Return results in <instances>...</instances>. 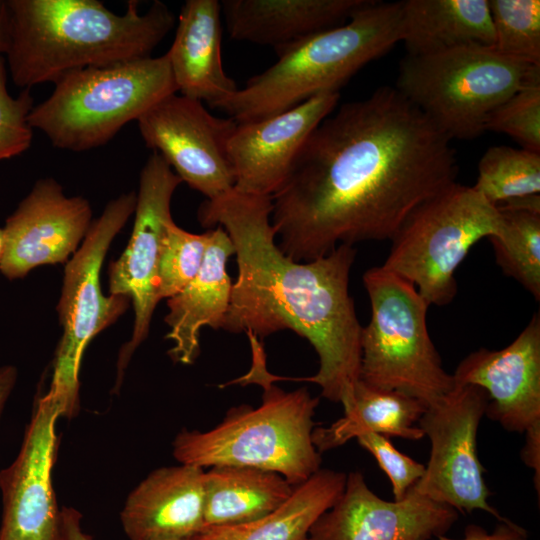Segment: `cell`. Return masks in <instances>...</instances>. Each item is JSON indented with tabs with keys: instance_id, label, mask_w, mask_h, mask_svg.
<instances>
[{
	"instance_id": "obj_1",
	"label": "cell",
	"mask_w": 540,
	"mask_h": 540,
	"mask_svg": "<svg viewBox=\"0 0 540 540\" xmlns=\"http://www.w3.org/2000/svg\"><path fill=\"white\" fill-rule=\"evenodd\" d=\"M451 141L395 87L341 105L271 196L279 249L311 261L340 244L391 240L418 205L456 182Z\"/></svg>"
},
{
	"instance_id": "obj_2",
	"label": "cell",
	"mask_w": 540,
	"mask_h": 540,
	"mask_svg": "<svg viewBox=\"0 0 540 540\" xmlns=\"http://www.w3.org/2000/svg\"><path fill=\"white\" fill-rule=\"evenodd\" d=\"M272 199L234 188L199 207L205 228L221 226L235 249L237 279L221 329L259 341L289 329L305 338L319 359L313 376L321 395L340 402L359 380L362 327L349 293L356 250L340 244L311 261H296L276 243Z\"/></svg>"
},
{
	"instance_id": "obj_3",
	"label": "cell",
	"mask_w": 540,
	"mask_h": 540,
	"mask_svg": "<svg viewBox=\"0 0 540 540\" xmlns=\"http://www.w3.org/2000/svg\"><path fill=\"white\" fill-rule=\"evenodd\" d=\"M7 69L17 87L55 83L65 74L150 57L174 14L161 1L144 13L129 1L116 14L97 0H5Z\"/></svg>"
},
{
	"instance_id": "obj_4",
	"label": "cell",
	"mask_w": 540,
	"mask_h": 540,
	"mask_svg": "<svg viewBox=\"0 0 540 540\" xmlns=\"http://www.w3.org/2000/svg\"><path fill=\"white\" fill-rule=\"evenodd\" d=\"M247 337L252 367L235 382L262 386L261 404L233 407L219 424L205 432L181 430L173 441V456L180 464L203 469L237 465L273 471L295 487L321 466V453L312 442L313 418L320 399L305 387L285 391L274 385L273 375L266 369L262 342L253 335Z\"/></svg>"
},
{
	"instance_id": "obj_5",
	"label": "cell",
	"mask_w": 540,
	"mask_h": 540,
	"mask_svg": "<svg viewBox=\"0 0 540 540\" xmlns=\"http://www.w3.org/2000/svg\"><path fill=\"white\" fill-rule=\"evenodd\" d=\"M401 36V1L369 0L347 22L274 48L277 61L213 106L236 123L261 120L309 98L339 92Z\"/></svg>"
},
{
	"instance_id": "obj_6",
	"label": "cell",
	"mask_w": 540,
	"mask_h": 540,
	"mask_svg": "<svg viewBox=\"0 0 540 540\" xmlns=\"http://www.w3.org/2000/svg\"><path fill=\"white\" fill-rule=\"evenodd\" d=\"M28 116L59 149L81 152L108 143L165 97L177 93L168 60L146 57L71 71Z\"/></svg>"
},
{
	"instance_id": "obj_7",
	"label": "cell",
	"mask_w": 540,
	"mask_h": 540,
	"mask_svg": "<svg viewBox=\"0 0 540 540\" xmlns=\"http://www.w3.org/2000/svg\"><path fill=\"white\" fill-rule=\"evenodd\" d=\"M540 84V65L493 46L470 45L400 62L395 88L451 140L485 131L489 115L519 90Z\"/></svg>"
},
{
	"instance_id": "obj_8",
	"label": "cell",
	"mask_w": 540,
	"mask_h": 540,
	"mask_svg": "<svg viewBox=\"0 0 540 540\" xmlns=\"http://www.w3.org/2000/svg\"><path fill=\"white\" fill-rule=\"evenodd\" d=\"M363 284L371 317L362 327L359 379L426 406L436 402L453 389L454 380L430 338L429 305L413 284L382 266L366 270Z\"/></svg>"
},
{
	"instance_id": "obj_9",
	"label": "cell",
	"mask_w": 540,
	"mask_h": 540,
	"mask_svg": "<svg viewBox=\"0 0 540 540\" xmlns=\"http://www.w3.org/2000/svg\"><path fill=\"white\" fill-rule=\"evenodd\" d=\"M501 225L497 206L456 181L409 214L390 240L382 267L413 284L429 306L447 305L457 294L458 266Z\"/></svg>"
},
{
	"instance_id": "obj_10",
	"label": "cell",
	"mask_w": 540,
	"mask_h": 540,
	"mask_svg": "<svg viewBox=\"0 0 540 540\" xmlns=\"http://www.w3.org/2000/svg\"><path fill=\"white\" fill-rule=\"evenodd\" d=\"M135 206L134 191L109 201L66 263L57 305L62 336L48 389L62 403L64 416L74 415L78 408L79 369L87 345L129 307L127 297L104 294L100 273L113 239L134 213Z\"/></svg>"
},
{
	"instance_id": "obj_11",
	"label": "cell",
	"mask_w": 540,
	"mask_h": 540,
	"mask_svg": "<svg viewBox=\"0 0 540 540\" xmlns=\"http://www.w3.org/2000/svg\"><path fill=\"white\" fill-rule=\"evenodd\" d=\"M487 403V394L480 387L454 385L426 407L418 426L430 441V456L413 487L458 513L482 510L504 521L507 518L489 504L491 493L477 455V433Z\"/></svg>"
},
{
	"instance_id": "obj_12",
	"label": "cell",
	"mask_w": 540,
	"mask_h": 540,
	"mask_svg": "<svg viewBox=\"0 0 540 540\" xmlns=\"http://www.w3.org/2000/svg\"><path fill=\"white\" fill-rule=\"evenodd\" d=\"M181 182L162 156L152 152L140 172L129 242L120 257L109 265L110 294L127 297L134 309L132 336L118 357L117 384L131 356L147 338L160 302L156 294L160 249L166 224L172 219V196Z\"/></svg>"
},
{
	"instance_id": "obj_13",
	"label": "cell",
	"mask_w": 540,
	"mask_h": 540,
	"mask_svg": "<svg viewBox=\"0 0 540 540\" xmlns=\"http://www.w3.org/2000/svg\"><path fill=\"white\" fill-rule=\"evenodd\" d=\"M137 125L146 146L207 200L234 188L227 154L237 125L232 118L216 117L201 101L174 93L145 112Z\"/></svg>"
},
{
	"instance_id": "obj_14",
	"label": "cell",
	"mask_w": 540,
	"mask_h": 540,
	"mask_svg": "<svg viewBox=\"0 0 540 540\" xmlns=\"http://www.w3.org/2000/svg\"><path fill=\"white\" fill-rule=\"evenodd\" d=\"M62 403L48 391L35 405L15 460L0 471V540H63L52 484Z\"/></svg>"
},
{
	"instance_id": "obj_15",
	"label": "cell",
	"mask_w": 540,
	"mask_h": 540,
	"mask_svg": "<svg viewBox=\"0 0 540 540\" xmlns=\"http://www.w3.org/2000/svg\"><path fill=\"white\" fill-rule=\"evenodd\" d=\"M92 208L82 196H66L53 178L36 181L6 219L1 273L24 278L42 265L68 261L92 224Z\"/></svg>"
},
{
	"instance_id": "obj_16",
	"label": "cell",
	"mask_w": 540,
	"mask_h": 540,
	"mask_svg": "<svg viewBox=\"0 0 540 540\" xmlns=\"http://www.w3.org/2000/svg\"><path fill=\"white\" fill-rule=\"evenodd\" d=\"M457 519L455 509L414 487L401 500H384L361 472L351 471L341 496L314 522L307 540H430L445 535Z\"/></svg>"
},
{
	"instance_id": "obj_17",
	"label": "cell",
	"mask_w": 540,
	"mask_h": 540,
	"mask_svg": "<svg viewBox=\"0 0 540 540\" xmlns=\"http://www.w3.org/2000/svg\"><path fill=\"white\" fill-rule=\"evenodd\" d=\"M339 97V92L321 93L277 115L237 123L227 143L234 189L274 195L308 137L335 110Z\"/></svg>"
},
{
	"instance_id": "obj_18",
	"label": "cell",
	"mask_w": 540,
	"mask_h": 540,
	"mask_svg": "<svg viewBox=\"0 0 540 540\" xmlns=\"http://www.w3.org/2000/svg\"><path fill=\"white\" fill-rule=\"evenodd\" d=\"M454 385H474L488 397L485 415L508 432L540 424V315L500 350L480 348L452 374Z\"/></svg>"
},
{
	"instance_id": "obj_19",
	"label": "cell",
	"mask_w": 540,
	"mask_h": 540,
	"mask_svg": "<svg viewBox=\"0 0 540 540\" xmlns=\"http://www.w3.org/2000/svg\"><path fill=\"white\" fill-rule=\"evenodd\" d=\"M204 469L179 464L152 471L120 514L129 540H192L204 528Z\"/></svg>"
},
{
	"instance_id": "obj_20",
	"label": "cell",
	"mask_w": 540,
	"mask_h": 540,
	"mask_svg": "<svg viewBox=\"0 0 540 540\" xmlns=\"http://www.w3.org/2000/svg\"><path fill=\"white\" fill-rule=\"evenodd\" d=\"M221 15L220 1L187 0L180 10L173 43L165 54L177 93L205 101L211 108L238 90L222 64Z\"/></svg>"
},
{
	"instance_id": "obj_21",
	"label": "cell",
	"mask_w": 540,
	"mask_h": 540,
	"mask_svg": "<svg viewBox=\"0 0 540 540\" xmlns=\"http://www.w3.org/2000/svg\"><path fill=\"white\" fill-rule=\"evenodd\" d=\"M203 264L192 281L177 295L167 300L164 321L170 330L166 338L173 342L169 350L175 362L191 365L200 353V332L203 327L219 329L227 314L232 282L226 271L235 249L221 226L210 228Z\"/></svg>"
},
{
	"instance_id": "obj_22",
	"label": "cell",
	"mask_w": 540,
	"mask_h": 540,
	"mask_svg": "<svg viewBox=\"0 0 540 540\" xmlns=\"http://www.w3.org/2000/svg\"><path fill=\"white\" fill-rule=\"evenodd\" d=\"M369 0H222L230 37L273 48L339 26Z\"/></svg>"
},
{
	"instance_id": "obj_23",
	"label": "cell",
	"mask_w": 540,
	"mask_h": 540,
	"mask_svg": "<svg viewBox=\"0 0 540 540\" xmlns=\"http://www.w3.org/2000/svg\"><path fill=\"white\" fill-rule=\"evenodd\" d=\"M408 56L453 48L493 46L488 0L401 1V36Z\"/></svg>"
},
{
	"instance_id": "obj_24",
	"label": "cell",
	"mask_w": 540,
	"mask_h": 540,
	"mask_svg": "<svg viewBox=\"0 0 540 540\" xmlns=\"http://www.w3.org/2000/svg\"><path fill=\"white\" fill-rule=\"evenodd\" d=\"M341 404L344 409L341 418L312 431V442L319 453L338 448L365 433L407 440L425 437L415 423L427 406L401 392L375 388L359 379Z\"/></svg>"
},
{
	"instance_id": "obj_25",
	"label": "cell",
	"mask_w": 540,
	"mask_h": 540,
	"mask_svg": "<svg viewBox=\"0 0 540 540\" xmlns=\"http://www.w3.org/2000/svg\"><path fill=\"white\" fill-rule=\"evenodd\" d=\"M205 528L258 520L279 508L293 493L280 474L250 466L215 465L204 471Z\"/></svg>"
},
{
	"instance_id": "obj_26",
	"label": "cell",
	"mask_w": 540,
	"mask_h": 540,
	"mask_svg": "<svg viewBox=\"0 0 540 540\" xmlns=\"http://www.w3.org/2000/svg\"><path fill=\"white\" fill-rule=\"evenodd\" d=\"M346 478L344 472L320 468L270 514L246 524L207 527L192 540H307L314 522L341 496Z\"/></svg>"
},
{
	"instance_id": "obj_27",
	"label": "cell",
	"mask_w": 540,
	"mask_h": 540,
	"mask_svg": "<svg viewBox=\"0 0 540 540\" xmlns=\"http://www.w3.org/2000/svg\"><path fill=\"white\" fill-rule=\"evenodd\" d=\"M499 232L489 237L495 260L506 276L540 300V195L515 198L497 205Z\"/></svg>"
},
{
	"instance_id": "obj_28",
	"label": "cell",
	"mask_w": 540,
	"mask_h": 540,
	"mask_svg": "<svg viewBox=\"0 0 540 540\" xmlns=\"http://www.w3.org/2000/svg\"><path fill=\"white\" fill-rule=\"evenodd\" d=\"M497 206L506 201L540 192V153L510 146H492L478 163L472 186Z\"/></svg>"
},
{
	"instance_id": "obj_29",
	"label": "cell",
	"mask_w": 540,
	"mask_h": 540,
	"mask_svg": "<svg viewBox=\"0 0 540 540\" xmlns=\"http://www.w3.org/2000/svg\"><path fill=\"white\" fill-rule=\"evenodd\" d=\"M488 4L493 47L504 55L540 65V1L488 0Z\"/></svg>"
},
{
	"instance_id": "obj_30",
	"label": "cell",
	"mask_w": 540,
	"mask_h": 540,
	"mask_svg": "<svg viewBox=\"0 0 540 540\" xmlns=\"http://www.w3.org/2000/svg\"><path fill=\"white\" fill-rule=\"evenodd\" d=\"M209 236V229L194 234L177 226L173 219L167 222L157 267L156 294L159 301L177 295L197 275Z\"/></svg>"
},
{
	"instance_id": "obj_31",
	"label": "cell",
	"mask_w": 540,
	"mask_h": 540,
	"mask_svg": "<svg viewBox=\"0 0 540 540\" xmlns=\"http://www.w3.org/2000/svg\"><path fill=\"white\" fill-rule=\"evenodd\" d=\"M487 130L506 134L523 149L540 153V84L519 90L495 108Z\"/></svg>"
},
{
	"instance_id": "obj_32",
	"label": "cell",
	"mask_w": 540,
	"mask_h": 540,
	"mask_svg": "<svg viewBox=\"0 0 540 540\" xmlns=\"http://www.w3.org/2000/svg\"><path fill=\"white\" fill-rule=\"evenodd\" d=\"M7 72L5 57L0 54V161L28 150L33 138L28 116L34 99L30 89L12 97L7 89Z\"/></svg>"
},
{
	"instance_id": "obj_33",
	"label": "cell",
	"mask_w": 540,
	"mask_h": 540,
	"mask_svg": "<svg viewBox=\"0 0 540 540\" xmlns=\"http://www.w3.org/2000/svg\"><path fill=\"white\" fill-rule=\"evenodd\" d=\"M356 440L375 458L389 478L394 500L403 499L423 476L425 465L397 450L388 437L365 433Z\"/></svg>"
},
{
	"instance_id": "obj_34",
	"label": "cell",
	"mask_w": 540,
	"mask_h": 540,
	"mask_svg": "<svg viewBox=\"0 0 540 540\" xmlns=\"http://www.w3.org/2000/svg\"><path fill=\"white\" fill-rule=\"evenodd\" d=\"M438 540H528V532L510 519L499 521L492 532H487L482 526L470 524L464 530L462 539H452L445 535Z\"/></svg>"
},
{
	"instance_id": "obj_35",
	"label": "cell",
	"mask_w": 540,
	"mask_h": 540,
	"mask_svg": "<svg viewBox=\"0 0 540 540\" xmlns=\"http://www.w3.org/2000/svg\"><path fill=\"white\" fill-rule=\"evenodd\" d=\"M525 443L520 456L526 466L534 472L533 481L540 495V424H536L525 431Z\"/></svg>"
},
{
	"instance_id": "obj_36",
	"label": "cell",
	"mask_w": 540,
	"mask_h": 540,
	"mask_svg": "<svg viewBox=\"0 0 540 540\" xmlns=\"http://www.w3.org/2000/svg\"><path fill=\"white\" fill-rule=\"evenodd\" d=\"M62 535L63 540H93L81 528V514L73 508H62Z\"/></svg>"
},
{
	"instance_id": "obj_37",
	"label": "cell",
	"mask_w": 540,
	"mask_h": 540,
	"mask_svg": "<svg viewBox=\"0 0 540 540\" xmlns=\"http://www.w3.org/2000/svg\"><path fill=\"white\" fill-rule=\"evenodd\" d=\"M18 371L13 365L0 367V417L16 384Z\"/></svg>"
},
{
	"instance_id": "obj_38",
	"label": "cell",
	"mask_w": 540,
	"mask_h": 540,
	"mask_svg": "<svg viewBox=\"0 0 540 540\" xmlns=\"http://www.w3.org/2000/svg\"><path fill=\"white\" fill-rule=\"evenodd\" d=\"M8 44V22L5 0H0V54L4 55Z\"/></svg>"
},
{
	"instance_id": "obj_39",
	"label": "cell",
	"mask_w": 540,
	"mask_h": 540,
	"mask_svg": "<svg viewBox=\"0 0 540 540\" xmlns=\"http://www.w3.org/2000/svg\"><path fill=\"white\" fill-rule=\"evenodd\" d=\"M3 250H4V237H3V230L0 228V265L3 257Z\"/></svg>"
}]
</instances>
